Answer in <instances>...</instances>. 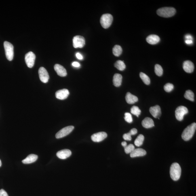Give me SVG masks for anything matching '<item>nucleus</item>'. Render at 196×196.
I'll return each mask as SVG.
<instances>
[{
  "instance_id": "obj_37",
  "label": "nucleus",
  "mask_w": 196,
  "mask_h": 196,
  "mask_svg": "<svg viewBox=\"0 0 196 196\" xmlns=\"http://www.w3.org/2000/svg\"><path fill=\"white\" fill-rule=\"evenodd\" d=\"M76 56H77V58L78 59H79V60H82L83 59V57L82 55L80 54L79 53H77L76 54Z\"/></svg>"
},
{
  "instance_id": "obj_20",
  "label": "nucleus",
  "mask_w": 196,
  "mask_h": 196,
  "mask_svg": "<svg viewBox=\"0 0 196 196\" xmlns=\"http://www.w3.org/2000/svg\"><path fill=\"white\" fill-rule=\"evenodd\" d=\"M126 100L129 104H134L135 102H138L137 97L131 94L130 92H127L126 95Z\"/></svg>"
},
{
  "instance_id": "obj_8",
  "label": "nucleus",
  "mask_w": 196,
  "mask_h": 196,
  "mask_svg": "<svg viewBox=\"0 0 196 196\" xmlns=\"http://www.w3.org/2000/svg\"><path fill=\"white\" fill-rule=\"evenodd\" d=\"M73 46L75 48H82L85 45V40L82 36H76L73 39Z\"/></svg>"
},
{
  "instance_id": "obj_31",
  "label": "nucleus",
  "mask_w": 196,
  "mask_h": 196,
  "mask_svg": "<svg viewBox=\"0 0 196 196\" xmlns=\"http://www.w3.org/2000/svg\"><path fill=\"white\" fill-rule=\"evenodd\" d=\"M125 151L126 153H131L135 149L134 146L133 144H129L124 148Z\"/></svg>"
},
{
  "instance_id": "obj_6",
  "label": "nucleus",
  "mask_w": 196,
  "mask_h": 196,
  "mask_svg": "<svg viewBox=\"0 0 196 196\" xmlns=\"http://www.w3.org/2000/svg\"><path fill=\"white\" fill-rule=\"evenodd\" d=\"M187 108L183 106H178L175 111V115L178 120L181 121L184 119V116L188 113Z\"/></svg>"
},
{
  "instance_id": "obj_21",
  "label": "nucleus",
  "mask_w": 196,
  "mask_h": 196,
  "mask_svg": "<svg viewBox=\"0 0 196 196\" xmlns=\"http://www.w3.org/2000/svg\"><path fill=\"white\" fill-rule=\"evenodd\" d=\"M38 159V156L34 154H31L28 155L25 159L22 161V162L24 164H30L35 162Z\"/></svg>"
},
{
  "instance_id": "obj_4",
  "label": "nucleus",
  "mask_w": 196,
  "mask_h": 196,
  "mask_svg": "<svg viewBox=\"0 0 196 196\" xmlns=\"http://www.w3.org/2000/svg\"><path fill=\"white\" fill-rule=\"evenodd\" d=\"M113 20V17L112 15L109 14H104L100 18V23L103 28L107 29L111 25Z\"/></svg>"
},
{
  "instance_id": "obj_30",
  "label": "nucleus",
  "mask_w": 196,
  "mask_h": 196,
  "mask_svg": "<svg viewBox=\"0 0 196 196\" xmlns=\"http://www.w3.org/2000/svg\"><path fill=\"white\" fill-rule=\"evenodd\" d=\"M174 88V85L170 83H167L164 87L165 91L167 92H171Z\"/></svg>"
},
{
  "instance_id": "obj_7",
  "label": "nucleus",
  "mask_w": 196,
  "mask_h": 196,
  "mask_svg": "<svg viewBox=\"0 0 196 196\" xmlns=\"http://www.w3.org/2000/svg\"><path fill=\"white\" fill-rule=\"evenodd\" d=\"M74 129V127L72 126H70L64 127L56 134V138L57 139L61 138L67 136Z\"/></svg>"
},
{
  "instance_id": "obj_32",
  "label": "nucleus",
  "mask_w": 196,
  "mask_h": 196,
  "mask_svg": "<svg viewBox=\"0 0 196 196\" xmlns=\"http://www.w3.org/2000/svg\"><path fill=\"white\" fill-rule=\"evenodd\" d=\"M124 119L127 122L129 123H132L133 121L132 115L129 113H126L125 114Z\"/></svg>"
},
{
  "instance_id": "obj_1",
  "label": "nucleus",
  "mask_w": 196,
  "mask_h": 196,
  "mask_svg": "<svg viewBox=\"0 0 196 196\" xmlns=\"http://www.w3.org/2000/svg\"><path fill=\"white\" fill-rule=\"evenodd\" d=\"M196 123H193L186 127L182 134V137L185 141H188L193 137L195 132Z\"/></svg>"
},
{
  "instance_id": "obj_40",
  "label": "nucleus",
  "mask_w": 196,
  "mask_h": 196,
  "mask_svg": "<svg viewBox=\"0 0 196 196\" xmlns=\"http://www.w3.org/2000/svg\"><path fill=\"white\" fill-rule=\"evenodd\" d=\"M121 144L122 145L123 147L124 148L126 147V146H127V143L125 141L122 142Z\"/></svg>"
},
{
  "instance_id": "obj_9",
  "label": "nucleus",
  "mask_w": 196,
  "mask_h": 196,
  "mask_svg": "<svg viewBox=\"0 0 196 196\" xmlns=\"http://www.w3.org/2000/svg\"><path fill=\"white\" fill-rule=\"evenodd\" d=\"M36 56L33 52H28L25 55V60L28 67L32 68L34 66Z\"/></svg>"
},
{
  "instance_id": "obj_22",
  "label": "nucleus",
  "mask_w": 196,
  "mask_h": 196,
  "mask_svg": "<svg viewBox=\"0 0 196 196\" xmlns=\"http://www.w3.org/2000/svg\"><path fill=\"white\" fill-rule=\"evenodd\" d=\"M122 76L120 74L116 73L113 78V84L116 87H119L121 85L122 82Z\"/></svg>"
},
{
  "instance_id": "obj_33",
  "label": "nucleus",
  "mask_w": 196,
  "mask_h": 196,
  "mask_svg": "<svg viewBox=\"0 0 196 196\" xmlns=\"http://www.w3.org/2000/svg\"><path fill=\"white\" fill-rule=\"evenodd\" d=\"M123 138L125 140L131 141L132 140V137H131V135L129 133L123 134Z\"/></svg>"
},
{
  "instance_id": "obj_27",
  "label": "nucleus",
  "mask_w": 196,
  "mask_h": 196,
  "mask_svg": "<svg viewBox=\"0 0 196 196\" xmlns=\"http://www.w3.org/2000/svg\"><path fill=\"white\" fill-rule=\"evenodd\" d=\"M140 76L141 78L142 81H143V82L145 84L147 85L150 84V80L148 76L145 73H143V72H141L140 74Z\"/></svg>"
},
{
  "instance_id": "obj_23",
  "label": "nucleus",
  "mask_w": 196,
  "mask_h": 196,
  "mask_svg": "<svg viewBox=\"0 0 196 196\" xmlns=\"http://www.w3.org/2000/svg\"><path fill=\"white\" fill-rule=\"evenodd\" d=\"M123 52L121 47L119 45H115L113 48V54L115 56L118 57Z\"/></svg>"
},
{
  "instance_id": "obj_26",
  "label": "nucleus",
  "mask_w": 196,
  "mask_h": 196,
  "mask_svg": "<svg viewBox=\"0 0 196 196\" xmlns=\"http://www.w3.org/2000/svg\"><path fill=\"white\" fill-rule=\"evenodd\" d=\"M144 140V137L142 134H140L135 140L134 144L137 146L139 147L143 143Z\"/></svg>"
},
{
  "instance_id": "obj_18",
  "label": "nucleus",
  "mask_w": 196,
  "mask_h": 196,
  "mask_svg": "<svg viewBox=\"0 0 196 196\" xmlns=\"http://www.w3.org/2000/svg\"><path fill=\"white\" fill-rule=\"evenodd\" d=\"M146 41L148 43L151 45H155L159 43L160 39L159 36L155 35H151L148 36L146 38Z\"/></svg>"
},
{
  "instance_id": "obj_12",
  "label": "nucleus",
  "mask_w": 196,
  "mask_h": 196,
  "mask_svg": "<svg viewBox=\"0 0 196 196\" xmlns=\"http://www.w3.org/2000/svg\"><path fill=\"white\" fill-rule=\"evenodd\" d=\"M69 94V91L67 89H64L57 91L55 94L57 98L61 100L66 99Z\"/></svg>"
},
{
  "instance_id": "obj_29",
  "label": "nucleus",
  "mask_w": 196,
  "mask_h": 196,
  "mask_svg": "<svg viewBox=\"0 0 196 196\" xmlns=\"http://www.w3.org/2000/svg\"><path fill=\"white\" fill-rule=\"evenodd\" d=\"M131 113L133 115L137 116V117H138L140 115L141 113V110L139 109L137 106H134L131 108Z\"/></svg>"
},
{
  "instance_id": "obj_25",
  "label": "nucleus",
  "mask_w": 196,
  "mask_h": 196,
  "mask_svg": "<svg viewBox=\"0 0 196 196\" xmlns=\"http://www.w3.org/2000/svg\"><path fill=\"white\" fill-rule=\"evenodd\" d=\"M115 66L118 70L121 71H123L126 68V66L124 62L121 60L117 61L115 64Z\"/></svg>"
},
{
  "instance_id": "obj_2",
  "label": "nucleus",
  "mask_w": 196,
  "mask_h": 196,
  "mask_svg": "<svg viewBox=\"0 0 196 196\" xmlns=\"http://www.w3.org/2000/svg\"><path fill=\"white\" fill-rule=\"evenodd\" d=\"M170 175L171 178L174 181L179 180L181 174V169L177 163H173L170 167Z\"/></svg>"
},
{
  "instance_id": "obj_3",
  "label": "nucleus",
  "mask_w": 196,
  "mask_h": 196,
  "mask_svg": "<svg viewBox=\"0 0 196 196\" xmlns=\"http://www.w3.org/2000/svg\"><path fill=\"white\" fill-rule=\"evenodd\" d=\"M176 9L172 7H164L158 9L157 14L160 16L164 18H169L174 16L176 14Z\"/></svg>"
},
{
  "instance_id": "obj_28",
  "label": "nucleus",
  "mask_w": 196,
  "mask_h": 196,
  "mask_svg": "<svg viewBox=\"0 0 196 196\" xmlns=\"http://www.w3.org/2000/svg\"><path fill=\"white\" fill-rule=\"evenodd\" d=\"M155 72L157 76L161 77L163 73V69L162 66L159 64H156L155 66Z\"/></svg>"
},
{
  "instance_id": "obj_19",
  "label": "nucleus",
  "mask_w": 196,
  "mask_h": 196,
  "mask_svg": "<svg viewBox=\"0 0 196 196\" xmlns=\"http://www.w3.org/2000/svg\"><path fill=\"white\" fill-rule=\"evenodd\" d=\"M142 126L145 128H150L155 126L153 120L151 118L146 117L142 121Z\"/></svg>"
},
{
  "instance_id": "obj_24",
  "label": "nucleus",
  "mask_w": 196,
  "mask_h": 196,
  "mask_svg": "<svg viewBox=\"0 0 196 196\" xmlns=\"http://www.w3.org/2000/svg\"><path fill=\"white\" fill-rule=\"evenodd\" d=\"M184 97L186 99L190 101L194 102V94L191 90H187L186 91L184 94Z\"/></svg>"
},
{
  "instance_id": "obj_41",
  "label": "nucleus",
  "mask_w": 196,
  "mask_h": 196,
  "mask_svg": "<svg viewBox=\"0 0 196 196\" xmlns=\"http://www.w3.org/2000/svg\"><path fill=\"white\" fill-rule=\"evenodd\" d=\"M2 166V162L1 160H0V167H1Z\"/></svg>"
},
{
  "instance_id": "obj_34",
  "label": "nucleus",
  "mask_w": 196,
  "mask_h": 196,
  "mask_svg": "<svg viewBox=\"0 0 196 196\" xmlns=\"http://www.w3.org/2000/svg\"><path fill=\"white\" fill-rule=\"evenodd\" d=\"M0 196H9L7 192L4 190L2 189L0 190Z\"/></svg>"
},
{
  "instance_id": "obj_5",
  "label": "nucleus",
  "mask_w": 196,
  "mask_h": 196,
  "mask_svg": "<svg viewBox=\"0 0 196 196\" xmlns=\"http://www.w3.org/2000/svg\"><path fill=\"white\" fill-rule=\"evenodd\" d=\"M4 47L5 51V56L7 60L9 61H12L14 58V47L12 44L8 41H5L4 43Z\"/></svg>"
},
{
  "instance_id": "obj_15",
  "label": "nucleus",
  "mask_w": 196,
  "mask_h": 196,
  "mask_svg": "<svg viewBox=\"0 0 196 196\" xmlns=\"http://www.w3.org/2000/svg\"><path fill=\"white\" fill-rule=\"evenodd\" d=\"M150 113L155 118H159L161 115V111L160 107L159 105L152 106L150 108Z\"/></svg>"
},
{
  "instance_id": "obj_16",
  "label": "nucleus",
  "mask_w": 196,
  "mask_h": 196,
  "mask_svg": "<svg viewBox=\"0 0 196 196\" xmlns=\"http://www.w3.org/2000/svg\"><path fill=\"white\" fill-rule=\"evenodd\" d=\"M54 69L58 75L61 77H66L67 75V72L65 68L60 64H55Z\"/></svg>"
},
{
  "instance_id": "obj_10",
  "label": "nucleus",
  "mask_w": 196,
  "mask_h": 196,
  "mask_svg": "<svg viewBox=\"0 0 196 196\" xmlns=\"http://www.w3.org/2000/svg\"><path fill=\"white\" fill-rule=\"evenodd\" d=\"M39 75L40 80L43 83H46L49 79V76L47 70L45 68L41 67L39 70Z\"/></svg>"
},
{
  "instance_id": "obj_13",
  "label": "nucleus",
  "mask_w": 196,
  "mask_h": 196,
  "mask_svg": "<svg viewBox=\"0 0 196 196\" xmlns=\"http://www.w3.org/2000/svg\"><path fill=\"white\" fill-rule=\"evenodd\" d=\"M183 68L184 71L187 73H191L194 71V66L193 62L189 60H186L184 62Z\"/></svg>"
},
{
  "instance_id": "obj_39",
  "label": "nucleus",
  "mask_w": 196,
  "mask_h": 196,
  "mask_svg": "<svg viewBox=\"0 0 196 196\" xmlns=\"http://www.w3.org/2000/svg\"><path fill=\"white\" fill-rule=\"evenodd\" d=\"M185 43L187 45H191L193 43V41L191 40H186Z\"/></svg>"
},
{
  "instance_id": "obj_14",
  "label": "nucleus",
  "mask_w": 196,
  "mask_h": 196,
  "mask_svg": "<svg viewBox=\"0 0 196 196\" xmlns=\"http://www.w3.org/2000/svg\"><path fill=\"white\" fill-rule=\"evenodd\" d=\"M72 155V152L71 150L68 149H64L60 150L57 152L56 154L57 156L59 159H64L69 157Z\"/></svg>"
},
{
  "instance_id": "obj_38",
  "label": "nucleus",
  "mask_w": 196,
  "mask_h": 196,
  "mask_svg": "<svg viewBox=\"0 0 196 196\" xmlns=\"http://www.w3.org/2000/svg\"><path fill=\"white\" fill-rule=\"evenodd\" d=\"M185 39L186 40H191V41H193V37L190 35H186L185 37Z\"/></svg>"
},
{
  "instance_id": "obj_35",
  "label": "nucleus",
  "mask_w": 196,
  "mask_h": 196,
  "mask_svg": "<svg viewBox=\"0 0 196 196\" xmlns=\"http://www.w3.org/2000/svg\"><path fill=\"white\" fill-rule=\"evenodd\" d=\"M129 133H130L131 136H132V135H134L137 133V129L135 128L132 129H131L130 132Z\"/></svg>"
},
{
  "instance_id": "obj_11",
  "label": "nucleus",
  "mask_w": 196,
  "mask_h": 196,
  "mask_svg": "<svg viewBox=\"0 0 196 196\" xmlns=\"http://www.w3.org/2000/svg\"><path fill=\"white\" fill-rule=\"evenodd\" d=\"M107 137V134L105 132H100L93 134L91 139L94 142H99L102 141Z\"/></svg>"
},
{
  "instance_id": "obj_17",
  "label": "nucleus",
  "mask_w": 196,
  "mask_h": 196,
  "mask_svg": "<svg viewBox=\"0 0 196 196\" xmlns=\"http://www.w3.org/2000/svg\"><path fill=\"white\" fill-rule=\"evenodd\" d=\"M146 152L145 150L138 148V149H135L130 154L131 157L134 158L144 156L146 155Z\"/></svg>"
},
{
  "instance_id": "obj_36",
  "label": "nucleus",
  "mask_w": 196,
  "mask_h": 196,
  "mask_svg": "<svg viewBox=\"0 0 196 196\" xmlns=\"http://www.w3.org/2000/svg\"><path fill=\"white\" fill-rule=\"evenodd\" d=\"M72 66L75 67H79L80 66V65L79 62H75L72 63Z\"/></svg>"
}]
</instances>
